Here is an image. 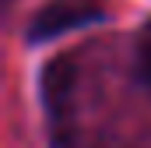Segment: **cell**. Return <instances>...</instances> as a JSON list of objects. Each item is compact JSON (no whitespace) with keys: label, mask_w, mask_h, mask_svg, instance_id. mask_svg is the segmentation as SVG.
<instances>
[{"label":"cell","mask_w":151,"mask_h":148,"mask_svg":"<svg viewBox=\"0 0 151 148\" xmlns=\"http://www.w3.org/2000/svg\"><path fill=\"white\" fill-rule=\"evenodd\" d=\"M106 18L102 0H46L28 21V42H53L74 28L95 25Z\"/></svg>","instance_id":"6da1fadb"},{"label":"cell","mask_w":151,"mask_h":148,"mask_svg":"<svg viewBox=\"0 0 151 148\" xmlns=\"http://www.w3.org/2000/svg\"><path fill=\"white\" fill-rule=\"evenodd\" d=\"M67 88H70V64H67V60L46 64V74H42V95H46V106H49V110H60V106L67 102Z\"/></svg>","instance_id":"7a4b0ae2"},{"label":"cell","mask_w":151,"mask_h":148,"mask_svg":"<svg viewBox=\"0 0 151 148\" xmlns=\"http://www.w3.org/2000/svg\"><path fill=\"white\" fill-rule=\"evenodd\" d=\"M134 67H137V81L141 88L151 95V18L144 21V28L137 32V49H134Z\"/></svg>","instance_id":"3957f363"}]
</instances>
